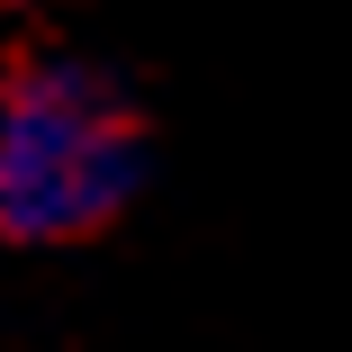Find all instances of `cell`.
Listing matches in <instances>:
<instances>
[{
  "instance_id": "cell-1",
  "label": "cell",
  "mask_w": 352,
  "mask_h": 352,
  "mask_svg": "<svg viewBox=\"0 0 352 352\" xmlns=\"http://www.w3.org/2000/svg\"><path fill=\"white\" fill-rule=\"evenodd\" d=\"M145 190V118L82 54H0V244L63 253Z\"/></svg>"
}]
</instances>
